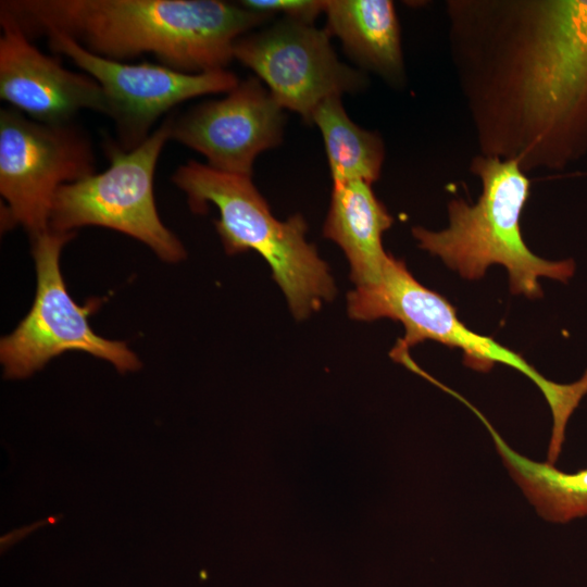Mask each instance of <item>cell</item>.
Listing matches in <instances>:
<instances>
[{"mask_svg": "<svg viewBox=\"0 0 587 587\" xmlns=\"http://www.w3.org/2000/svg\"><path fill=\"white\" fill-rule=\"evenodd\" d=\"M449 52L479 154L527 174L587 152V0H448Z\"/></svg>", "mask_w": 587, "mask_h": 587, "instance_id": "6da1fadb", "label": "cell"}, {"mask_svg": "<svg viewBox=\"0 0 587 587\" xmlns=\"http://www.w3.org/2000/svg\"><path fill=\"white\" fill-rule=\"evenodd\" d=\"M0 12L29 39L59 32L109 60L152 54L191 74L225 70L236 40L272 18L220 0H4Z\"/></svg>", "mask_w": 587, "mask_h": 587, "instance_id": "7a4b0ae2", "label": "cell"}, {"mask_svg": "<svg viewBox=\"0 0 587 587\" xmlns=\"http://www.w3.org/2000/svg\"><path fill=\"white\" fill-rule=\"evenodd\" d=\"M470 171L482 184L477 201L452 199L444 229L413 227L419 247L467 279L483 277L492 264L503 265L511 292L528 298L542 296L541 277L567 283L575 273L574 260L542 259L523 239L521 216L530 192L526 173L513 161L479 153L472 159Z\"/></svg>", "mask_w": 587, "mask_h": 587, "instance_id": "3957f363", "label": "cell"}, {"mask_svg": "<svg viewBox=\"0 0 587 587\" xmlns=\"http://www.w3.org/2000/svg\"><path fill=\"white\" fill-rule=\"evenodd\" d=\"M172 180L186 193L192 212L204 213L210 203L217 208L220 218L214 225L227 253L254 250L264 258L297 320L307 319L334 298L329 267L305 240L302 215L285 222L275 218L251 177L188 161L177 167Z\"/></svg>", "mask_w": 587, "mask_h": 587, "instance_id": "277c9868", "label": "cell"}, {"mask_svg": "<svg viewBox=\"0 0 587 587\" xmlns=\"http://www.w3.org/2000/svg\"><path fill=\"white\" fill-rule=\"evenodd\" d=\"M348 314L359 321L400 322L405 333L391 350V358L409 353L410 347L424 340H434L462 350L464 363L476 371L488 372L500 363L521 372L540 389L549 404L553 424L548 451L553 455L561 453L567 421L587 395V370L571 384L547 379L517 352L465 326L446 298L423 286L404 262L391 254L375 284L349 292Z\"/></svg>", "mask_w": 587, "mask_h": 587, "instance_id": "5b68a950", "label": "cell"}, {"mask_svg": "<svg viewBox=\"0 0 587 587\" xmlns=\"http://www.w3.org/2000/svg\"><path fill=\"white\" fill-rule=\"evenodd\" d=\"M172 116L132 150L108 142L109 166L101 173L63 185L57 192L49 229L73 233L82 226H101L128 235L166 262L186 257L179 239L162 223L154 201L155 166L171 139Z\"/></svg>", "mask_w": 587, "mask_h": 587, "instance_id": "8992f818", "label": "cell"}, {"mask_svg": "<svg viewBox=\"0 0 587 587\" xmlns=\"http://www.w3.org/2000/svg\"><path fill=\"white\" fill-rule=\"evenodd\" d=\"M95 165L91 141L73 122L46 124L13 108L1 109L2 225H21L30 239L49 230L58 190L95 174Z\"/></svg>", "mask_w": 587, "mask_h": 587, "instance_id": "52a82bcc", "label": "cell"}, {"mask_svg": "<svg viewBox=\"0 0 587 587\" xmlns=\"http://www.w3.org/2000/svg\"><path fill=\"white\" fill-rule=\"evenodd\" d=\"M74 233L47 230L32 239L37 287L27 315L1 338L0 360L5 378H25L65 351L78 350L112 363L121 372L140 367L137 355L123 341L96 334L88 315L96 301L78 305L70 296L60 268L63 246Z\"/></svg>", "mask_w": 587, "mask_h": 587, "instance_id": "ba28073f", "label": "cell"}, {"mask_svg": "<svg viewBox=\"0 0 587 587\" xmlns=\"http://www.w3.org/2000/svg\"><path fill=\"white\" fill-rule=\"evenodd\" d=\"M234 59L255 73L275 101L308 124L328 97L361 91L363 72L339 61L326 29L283 17L238 38Z\"/></svg>", "mask_w": 587, "mask_h": 587, "instance_id": "9c48e42d", "label": "cell"}, {"mask_svg": "<svg viewBox=\"0 0 587 587\" xmlns=\"http://www.w3.org/2000/svg\"><path fill=\"white\" fill-rule=\"evenodd\" d=\"M50 49L67 57L103 89L118 142L132 150L145 141L159 117L179 103L204 95L227 93L239 80L228 70L184 73L163 64L127 63L99 57L59 32L46 35Z\"/></svg>", "mask_w": 587, "mask_h": 587, "instance_id": "30bf717a", "label": "cell"}, {"mask_svg": "<svg viewBox=\"0 0 587 587\" xmlns=\"http://www.w3.org/2000/svg\"><path fill=\"white\" fill-rule=\"evenodd\" d=\"M284 109L250 76L217 100L172 116L171 139L202 154L210 167L251 177L257 157L283 140Z\"/></svg>", "mask_w": 587, "mask_h": 587, "instance_id": "8fae6325", "label": "cell"}, {"mask_svg": "<svg viewBox=\"0 0 587 587\" xmlns=\"http://www.w3.org/2000/svg\"><path fill=\"white\" fill-rule=\"evenodd\" d=\"M0 24V98L11 108L46 124L73 122L82 110L110 117L109 100L97 80L41 52L3 12Z\"/></svg>", "mask_w": 587, "mask_h": 587, "instance_id": "7c38bea8", "label": "cell"}, {"mask_svg": "<svg viewBox=\"0 0 587 587\" xmlns=\"http://www.w3.org/2000/svg\"><path fill=\"white\" fill-rule=\"evenodd\" d=\"M371 186L360 180L333 184L323 228L324 236L345 252L355 287L375 284L390 255L384 250L383 234L394 218Z\"/></svg>", "mask_w": 587, "mask_h": 587, "instance_id": "4fadbf2b", "label": "cell"}, {"mask_svg": "<svg viewBox=\"0 0 587 587\" xmlns=\"http://www.w3.org/2000/svg\"><path fill=\"white\" fill-rule=\"evenodd\" d=\"M326 30L363 68L399 87L405 79L400 26L390 0H325Z\"/></svg>", "mask_w": 587, "mask_h": 587, "instance_id": "5bb4252c", "label": "cell"}, {"mask_svg": "<svg viewBox=\"0 0 587 587\" xmlns=\"http://www.w3.org/2000/svg\"><path fill=\"white\" fill-rule=\"evenodd\" d=\"M465 404L486 426L504 466L542 519L567 523L587 516V469L566 473L517 453L476 408Z\"/></svg>", "mask_w": 587, "mask_h": 587, "instance_id": "9a60e30c", "label": "cell"}, {"mask_svg": "<svg viewBox=\"0 0 587 587\" xmlns=\"http://www.w3.org/2000/svg\"><path fill=\"white\" fill-rule=\"evenodd\" d=\"M312 124L321 130L333 184L360 180L372 185L379 178L384 141L351 121L340 96L325 99L313 113Z\"/></svg>", "mask_w": 587, "mask_h": 587, "instance_id": "2e32d148", "label": "cell"}, {"mask_svg": "<svg viewBox=\"0 0 587 587\" xmlns=\"http://www.w3.org/2000/svg\"><path fill=\"white\" fill-rule=\"evenodd\" d=\"M238 3L248 10L272 17L276 13H282L286 18L308 24H313L325 9V0H242Z\"/></svg>", "mask_w": 587, "mask_h": 587, "instance_id": "e0dca14e", "label": "cell"}]
</instances>
